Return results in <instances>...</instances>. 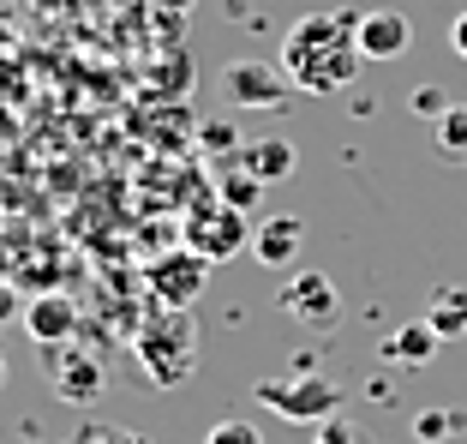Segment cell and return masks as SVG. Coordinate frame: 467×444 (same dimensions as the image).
<instances>
[{
	"label": "cell",
	"mask_w": 467,
	"mask_h": 444,
	"mask_svg": "<svg viewBox=\"0 0 467 444\" xmlns=\"http://www.w3.org/2000/svg\"><path fill=\"white\" fill-rule=\"evenodd\" d=\"M413 48V25L396 6H378V13H359V55L366 60H401Z\"/></svg>",
	"instance_id": "cell-10"
},
{
	"label": "cell",
	"mask_w": 467,
	"mask_h": 444,
	"mask_svg": "<svg viewBox=\"0 0 467 444\" xmlns=\"http://www.w3.org/2000/svg\"><path fill=\"white\" fill-rule=\"evenodd\" d=\"M462 427H467L462 408H426V415L413 420V439H420V444H443V439H455Z\"/></svg>",
	"instance_id": "cell-17"
},
{
	"label": "cell",
	"mask_w": 467,
	"mask_h": 444,
	"mask_svg": "<svg viewBox=\"0 0 467 444\" xmlns=\"http://www.w3.org/2000/svg\"><path fill=\"white\" fill-rule=\"evenodd\" d=\"M204 444H264V432L252 427V420H216V427L204 432Z\"/></svg>",
	"instance_id": "cell-18"
},
{
	"label": "cell",
	"mask_w": 467,
	"mask_h": 444,
	"mask_svg": "<svg viewBox=\"0 0 467 444\" xmlns=\"http://www.w3.org/2000/svg\"><path fill=\"white\" fill-rule=\"evenodd\" d=\"M426 324L443 336V343L467 336V289L462 282H438V289L426 294Z\"/></svg>",
	"instance_id": "cell-14"
},
{
	"label": "cell",
	"mask_w": 467,
	"mask_h": 444,
	"mask_svg": "<svg viewBox=\"0 0 467 444\" xmlns=\"http://www.w3.org/2000/svg\"><path fill=\"white\" fill-rule=\"evenodd\" d=\"M132 354L138 373L150 378L156 390H180L198 373V319L192 306H150L132 331Z\"/></svg>",
	"instance_id": "cell-2"
},
{
	"label": "cell",
	"mask_w": 467,
	"mask_h": 444,
	"mask_svg": "<svg viewBox=\"0 0 467 444\" xmlns=\"http://www.w3.org/2000/svg\"><path fill=\"white\" fill-rule=\"evenodd\" d=\"M222 90H228L234 109H275V102L294 90V79L275 67V60H234Z\"/></svg>",
	"instance_id": "cell-8"
},
{
	"label": "cell",
	"mask_w": 467,
	"mask_h": 444,
	"mask_svg": "<svg viewBox=\"0 0 467 444\" xmlns=\"http://www.w3.org/2000/svg\"><path fill=\"white\" fill-rule=\"evenodd\" d=\"M36 354H42V373H48L55 403H67V408H90L102 396V385H109L102 361L78 343H48V348H36Z\"/></svg>",
	"instance_id": "cell-5"
},
{
	"label": "cell",
	"mask_w": 467,
	"mask_h": 444,
	"mask_svg": "<svg viewBox=\"0 0 467 444\" xmlns=\"http://www.w3.org/2000/svg\"><path fill=\"white\" fill-rule=\"evenodd\" d=\"M210 282V259L192 247H168L144 259V289H150L156 306H192Z\"/></svg>",
	"instance_id": "cell-6"
},
{
	"label": "cell",
	"mask_w": 467,
	"mask_h": 444,
	"mask_svg": "<svg viewBox=\"0 0 467 444\" xmlns=\"http://www.w3.org/2000/svg\"><path fill=\"white\" fill-rule=\"evenodd\" d=\"M275 67L294 79V90L306 97H336L359 79L366 55H359V13L342 6V13H306L288 25L282 37V55Z\"/></svg>",
	"instance_id": "cell-1"
},
{
	"label": "cell",
	"mask_w": 467,
	"mask_h": 444,
	"mask_svg": "<svg viewBox=\"0 0 467 444\" xmlns=\"http://www.w3.org/2000/svg\"><path fill=\"white\" fill-rule=\"evenodd\" d=\"M275 306H282L294 324H306V331H330V324L342 319V289H336L324 270H294V277L282 282V294H275Z\"/></svg>",
	"instance_id": "cell-7"
},
{
	"label": "cell",
	"mask_w": 467,
	"mask_h": 444,
	"mask_svg": "<svg viewBox=\"0 0 467 444\" xmlns=\"http://www.w3.org/2000/svg\"><path fill=\"white\" fill-rule=\"evenodd\" d=\"M109 444H150V439H138V432H114Z\"/></svg>",
	"instance_id": "cell-23"
},
{
	"label": "cell",
	"mask_w": 467,
	"mask_h": 444,
	"mask_svg": "<svg viewBox=\"0 0 467 444\" xmlns=\"http://www.w3.org/2000/svg\"><path fill=\"white\" fill-rule=\"evenodd\" d=\"M306 247V222L300 217H270L252 228V259L270 264V270H282V264H294Z\"/></svg>",
	"instance_id": "cell-11"
},
{
	"label": "cell",
	"mask_w": 467,
	"mask_h": 444,
	"mask_svg": "<svg viewBox=\"0 0 467 444\" xmlns=\"http://www.w3.org/2000/svg\"><path fill=\"white\" fill-rule=\"evenodd\" d=\"M180 247L204 252L210 264L234 259V252H252V228H246V210L222 205V198H204V205L186 210V222H180Z\"/></svg>",
	"instance_id": "cell-4"
},
{
	"label": "cell",
	"mask_w": 467,
	"mask_h": 444,
	"mask_svg": "<svg viewBox=\"0 0 467 444\" xmlns=\"http://www.w3.org/2000/svg\"><path fill=\"white\" fill-rule=\"evenodd\" d=\"M438 343H443V336L431 331L426 319H413V324H396V331L384 336V348H378V354H384L389 366H431Z\"/></svg>",
	"instance_id": "cell-13"
},
{
	"label": "cell",
	"mask_w": 467,
	"mask_h": 444,
	"mask_svg": "<svg viewBox=\"0 0 467 444\" xmlns=\"http://www.w3.org/2000/svg\"><path fill=\"white\" fill-rule=\"evenodd\" d=\"M431 132H438V156L467 163V102H450V109H443V121L431 126Z\"/></svg>",
	"instance_id": "cell-15"
},
{
	"label": "cell",
	"mask_w": 467,
	"mask_h": 444,
	"mask_svg": "<svg viewBox=\"0 0 467 444\" xmlns=\"http://www.w3.org/2000/svg\"><path fill=\"white\" fill-rule=\"evenodd\" d=\"M413 114H420V121H431V126H438L443 121V109H450V97H443V84H420V90H413Z\"/></svg>",
	"instance_id": "cell-19"
},
{
	"label": "cell",
	"mask_w": 467,
	"mask_h": 444,
	"mask_svg": "<svg viewBox=\"0 0 467 444\" xmlns=\"http://www.w3.org/2000/svg\"><path fill=\"white\" fill-rule=\"evenodd\" d=\"M13 319H25V301H18L13 282H0V324H13Z\"/></svg>",
	"instance_id": "cell-21"
},
{
	"label": "cell",
	"mask_w": 467,
	"mask_h": 444,
	"mask_svg": "<svg viewBox=\"0 0 467 444\" xmlns=\"http://www.w3.org/2000/svg\"><path fill=\"white\" fill-rule=\"evenodd\" d=\"M270 415L294 420V427H324V420H336V408H342V385H336L330 373H294V378H258V390H252Z\"/></svg>",
	"instance_id": "cell-3"
},
{
	"label": "cell",
	"mask_w": 467,
	"mask_h": 444,
	"mask_svg": "<svg viewBox=\"0 0 467 444\" xmlns=\"http://www.w3.org/2000/svg\"><path fill=\"white\" fill-rule=\"evenodd\" d=\"M234 163L246 168V174H258L264 186H275V181H288L294 168H300V151H294L288 139H246Z\"/></svg>",
	"instance_id": "cell-12"
},
{
	"label": "cell",
	"mask_w": 467,
	"mask_h": 444,
	"mask_svg": "<svg viewBox=\"0 0 467 444\" xmlns=\"http://www.w3.org/2000/svg\"><path fill=\"white\" fill-rule=\"evenodd\" d=\"M312 444H366V439H359L354 420L336 415V420H324V427H312Z\"/></svg>",
	"instance_id": "cell-20"
},
{
	"label": "cell",
	"mask_w": 467,
	"mask_h": 444,
	"mask_svg": "<svg viewBox=\"0 0 467 444\" xmlns=\"http://www.w3.org/2000/svg\"><path fill=\"white\" fill-rule=\"evenodd\" d=\"M18 324L30 331V343H36V348L72 343V336H78V301L60 294V289H42V294H30V301H25V319H18Z\"/></svg>",
	"instance_id": "cell-9"
},
{
	"label": "cell",
	"mask_w": 467,
	"mask_h": 444,
	"mask_svg": "<svg viewBox=\"0 0 467 444\" xmlns=\"http://www.w3.org/2000/svg\"><path fill=\"white\" fill-rule=\"evenodd\" d=\"M0 385H6V354H0Z\"/></svg>",
	"instance_id": "cell-24"
},
{
	"label": "cell",
	"mask_w": 467,
	"mask_h": 444,
	"mask_svg": "<svg viewBox=\"0 0 467 444\" xmlns=\"http://www.w3.org/2000/svg\"><path fill=\"white\" fill-rule=\"evenodd\" d=\"M216 198H222V205H234V210H252V205L264 198V181H258V174H246V168L234 163L228 174L216 181Z\"/></svg>",
	"instance_id": "cell-16"
},
{
	"label": "cell",
	"mask_w": 467,
	"mask_h": 444,
	"mask_svg": "<svg viewBox=\"0 0 467 444\" xmlns=\"http://www.w3.org/2000/svg\"><path fill=\"white\" fill-rule=\"evenodd\" d=\"M450 48H455V60H467V13L450 18Z\"/></svg>",
	"instance_id": "cell-22"
}]
</instances>
